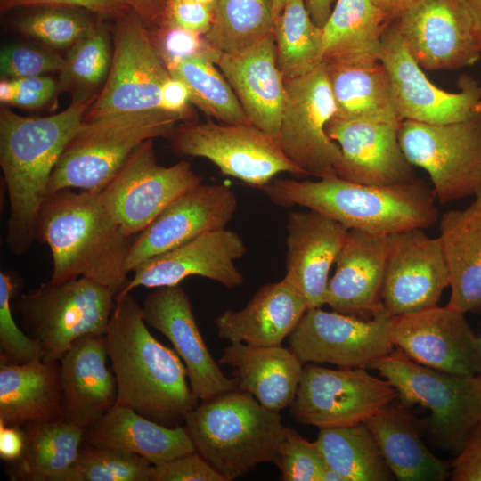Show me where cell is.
Returning <instances> with one entry per match:
<instances>
[{
    "label": "cell",
    "mask_w": 481,
    "mask_h": 481,
    "mask_svg": "<svg viewBox=\"0 0 481 481\" xmlns=\"http://www.w3.org/2000/svg\"><path fill=\"white\" fill-rule=\"evenodd\" d=\"M169 140L175 153L205 158L224 175L261 190L281 173L306 176L271 136L251 124L187 121Z\"/></svg>",
    "instance_id": "30bf717a"
},
{
    "label": "cell",
    "mask_w": 481,
    "mask_h": 481,
    "mask_svg": "<svg viewBox=\"0 0 481 481\" xmlns=\"http://www.w3.org/2000/svg\"><path fill=\"white\" fill-rule=\"evenodd\" d=\"M105 334L77 338L60 362L64 420L86 430L117 402Z\"/></svg>",
    "instance_id": "4316f807"
},
{
    "label": "cell",
    "mask_w": 481,
    "mask_h": 481,
    "mask_svg": "<svg viewBox=\"0 0 481 481\" xmlns=\"http://www.w3.org/2000/svg\"><path fill=\"white\" fill-rule=\"evenodd\" d=\"M190 103V94L185 84L170 75L161 87L160 110L176 114L187 122L192 118Z\"/></svg>",
    "instance_id": "db71d44e"
},
{
    "label": "cell",
    "mask_w": 481,
    "mask_h": 481,
    "mask_svg": "<svg viewBox=\"0 0 481 481\" xmlns=\"http://www.w3.org/2000/svg\"><path fill=\"white\" fill-rule=\"evenodd\" d=\"M24 433L20 427L0 422V458L4 463L17 460L23 451Z\"/></svg>",
    "instance_id": "11a10c76"
},
{
    "label": "cell",
    "mask_w": 481,
    "mask_h": 481,
    "mask_svg": "<svg viewBox=\"0 0 481 481\" xmlns=\"http://www.w3.org/2000/svg\"><path fill=\"white\" fill-rule=\"evenodd\" d=\"M135 238L115 222L98 191L62 189L48 194L39 209L37 240L51 251L53 283L86 277L118 294L128 281Z\"/></svg>",
    "instance_id": "3957f363"
},
{
    "label": "cell",
    "mask_w": 481,
    "mask_h": 481,
    "mask_svg": "<svg viewBox=\"0 0 481 481\" xmlns=\"http://www.w3.org/2000/svg\"><path fill=\"white\" fill-rule=\"evenodd\" d=\"M450 274L438 237L415 229L387 235L382 304L392 315L438 305Z\"/></svg>",
    "instance_id": "ac0fdd59"
},
{
    "label": "cell",
    "mask_w": 481,
    "mask_h": 481,
    "mask_svg": "<svg viewBox=\"0 0 481 481\" xmlns=\"http://www.w3.org/2000/svg\"><path fill=\"white\" fill-rule=\"evenodd\" d=\"M219 362L232 368L240 390L276 412L292 403L304 367L282 345L256 346L240 342L224 347Z\"/></svg>",
    "instance_id": "4dcf8cb0"
},
{
    "label": "cell",
    "mask_w": 481,
    "mask_h": 481,
    "mask_svg": "<svg viewBox=\"0 0 481 481\" xmlns=\"http://www.w3.org/2000/svg\"><path fill=\"white\" fill-rule=\"evenodd\" d=\"M273 463L283 481H322L328 468L316 441H308L289 427L285 428Z\"/></svg>",
    "instance_id": "f6af8a7d"
},
{
    "label": "cell",
    "mask_w": 481,
    "mask_h": 481,
    "mask_svg": "<svg viewBox=\"0 0 481 481\" xmlns=\"http://www.w3.org/2000/svg\"><path fill=\"white\" fill-rule=\"evenodd\" d=\"M392 21L371 0H337L322 27V62L347 67L378 63L382 37Z\"/></svg>",
    "instance_id": "d6a6232c"
},
{
    "label": "cell",
    "mask_w": 481,
    "mask_h": 481,
    "mask_svg": "<svg viewBox=\"0 0 481 481\" xmlns=\"http://www.w3.org/2000/svg\"><path fill=\"white\" fill-rule=\"evenodd\" d=\"M325 65L336 105L334 117L393 124L403 121L388 73L379 61L370 67Z\"/></svg>",
    "instance_id": "d590c367"
},
{
    "label": "cell",
    "mask_w": 481,
    "mask_h": 481,
    "mask_svg": "<svg viewBox=\"0 0 481 481\" xmlns=\"http://www.w3.org/2000/svg\"><path fill=\"white\" fill-rule=\"evenodd\" d=\"M146 24L160 20L167 0H124Z\"/></svg>",
    "instance_id": "9f6ffc18"
},
{
    "label": "cell",
    "mask_w": 481,
    "mask_h": 481,
    "mask_svg": "<svg viewBox=\"0 0 481 481\" xmlns=\"http://www.w3.org/2000/svg\"><path fill=\"white\" fill-rule=\"evenodd\" d=\"M395 346L424 366L458 375L476 373V340L465 313L446 305L393 315Z\"/></svg>",
    "instance_id": "44dd1931"
},
{
    "label": "cell",
    "mask_w": 481,
    "mask_h": 481,
    "mask_svg": "<svg viewBox=\"0 0 481 481\" xmlns=\"http://www.w3.org/2000/svg\"><path fill=\"white\" fill-rule=\"evenodd\" d=\"M284 80L279 146L306 176L337 175L335 168L342 154L326 132L336 105L325 63L305 75Z\"/></svg>",
    "instance_id": "4fadbf2b"
},
{
    "label": "cell",
    "mask_w": 481,
    "mask_h": 481,
    "mask_svg": "<svg viewBox=\"0 0 481 481\" xmlns=\"http://www.w3.org/2000/svg\"><path fill=\"white\" fill-rule=\"evenodd\" d=\"M396 399L390 382L366 368L329 369L306 363L289 407L297 422L320 429L366 422Z\"/></svg>",
    "instance_id": "7c38bea8"
},
{
    "label": "cell",
    "mask_w": 481,
    "mask_h": 481,
    "mask_svg": "<svg viewBox=\"0 0 481 481\" xmlns=\"http://www.w3.org/2000/svg\"><path fill=\"white\" fill-rule=\"evenodd\" d=\"M274 22L272 0H216L204 38L215 51L232 53L273 33Z\"/></svg>",
    "instance_id": "f35d334b"
},
{
    "label": "cell",
    "mask_w": 481,
    "mask_h": 481,
    "mask_svg": "<svg viewBox=\"0 0 481 481\" xmlns=\"http://www.w3.org/2000/svg\"><path fill=\"white\" fill-rule=\"evenodd\" d=\"M322 481H345V479L339 473L328 467L322 474Z\"/></svg>",
    "instance_id": "6125c7cd"
},
{
    "label": "cell",
    "mask_w": 481,
    "mask_h": 481,
    "mask_svg": "<svg viewBox=\"0 0 481 481\" xmlns=\"http://www.w3.org/2000/svg\"><path fill=\"white\" fill-rule=\"evenodd\" d=\"M180 121L161 110L84 120L51 175L47 195L62 189L101 190L142 143L169 139Z\"/></svg>",
    "instance_id": "8992f818"
},
{
    "label": "cell",
    "mask_w": 481,
    "mask_h": 481,
    "mask_svg": "<svg viewBox=\"0 0 481 481\" xmlns=\"http://www.w3.org/2000/svg\"><path fill=\"white\" fill-rule=\"evenodd\" d=\"M201 183L185 160L169 167L158 164L153 139H149L98 192L115 222L136 236L176 198Z\"/></svg>",
    "instance_id": "5bb4252c"
},
{
    "label": "cell",
    "mask_w": 481,
    "mask_h": 481,
    "mask_svg": "<svg viewBox=\"0 0 481 481\" xmlns=\"http://www.w3.org/2000/svg\"><path fill=\"white\" fill-rule=\"evenodd\" d=\"M24 447L5 463L12 481H63L76 462L85 430L64 420L22 427Z\"/></svg>",
    "instance_id": "e575fe53"
},
{
    "label": "cell",
    "mask_w": 481,
    "mask_h": 481,
    "mask_svg": "<svg viewBox=\"0 0 481 481\" xmlns=\"http://www.w3.org/2000/svg\"><path fill=\"white\" fill-rule=\"evenodd\" d=\"M394 22L422 69H459L481 59L477 30L459 0H420Z\"/></svg>",
    "instance_id": "e0dca14e"
},
{
    "label": "cell",
    "mask_w": 481,
    "mask_h": 481,
    "mask_svg": "<svg viewBox=\"0 0 481 481\" xmlns=\"http://www.w3.org/2000/svg\"><path fill=\"white\" fill-rule=\"evenodd\" d=\"M151 37L167 68L188 57L208 56L212 50L203 35L162 23Z\"/></svg>",
    "instance_id": "7dc6e473"
},
{
    "label": "cell",
    "mask_w": 481,
    "mask_h": 481,
    "mask_svg": "<svg viewBox=\"0 0 481 481\" xmlns=\"http://www.w3.org/2000/svg\"><path fill=\"white\" fill-rule=\"evenodd\" d=\"M469 13L478 33L481 45V0H459Z\"/></svg>",
    "instance_id": "91938a15"
},
{
    "label": "cell",
    "mask_w": 481,
    "mask_h": 481,
    "mask_svg": "<svg viewBox=\"0 0 481 481\" xmlns=\"http://www.w3.org/2000/svg\"><path fill=\"white\" fill-rule=\"evenodd\" d=\"M214 6L190 0H167L160 23L205 35L212 23Z\"/></svg>",
    "instance_id": "681fc988"
},
{
    "label": "cell",
    "mask_w": 481,
    "mask_h": 481,
    "mask_svg": "<svg viewBox=\"0 0 481 481\" xmlns=\"http://www.w3.org/2000/svg\"><path fill=\"white\" fill-rule=\"evenodd\" d=\"M208 57L232 86L249 123L278 143L286 91L273 33L236 52L211 50Z\"/></svg>",
    "instance_id": "cb8c5ba5"
},
{
    "label": "cell",
    "mask_w": 481,
    "mask_h": 481,
    "mask_svg": "<svg viewBox=\"0 0 481 481\" xmlns=\"http://www.w3.org/2000/svg\"><path fill=\"white\" fill-rule=\"evenodd\" d=\"M105 337L116 404L164 426H183L198 405L185 365L150 332L132 293L115 298Z\"/></svg>",
    "instance_id": "6da1fadb"
},
{
    "label": "cell",
    "mask_w": 481,
    "mask_h": 481,
    "mask_svg": "<svg viewBox=\"0 0 481 481\" xmlns=\"http://www.w3.org/2000/svg\"><path fill=\"white\" fill-rule=\"evenodd\" d=\"M371 369L396 389L397 400L430 412L427 421L435 442L454 456L481 421V375H458L420 364L399 349L374 363Z\"/></svg>",
    "instance_id": "52a82bcc"
},
{
    "label": "cell",
    "mask_w": 481,
    "mask_h": 481,
    "mask_svg": "<svg viewBox=\"0 0 481 481\" xmlns=\"http://www.w3.org/2000/svg\"><path fill=\"white\" fill-rule=\"evenodd\" d=\"M60 74L61 89L71 92L74 100L94 95L107 79L112 60L109 34L97 22L94 29L69 49Z\"/></svg>",
    "instance_id": "60d3db41"
},
{
    "label": "cell",
    "mask_w": 481,
    "mask_h": 481,
    "mask_svg": "<svg viewBox=\"0 0 481 481\" xmlns=\"http://www.w3.org/2000/svg\"><path fill=\"white\" fill-rule=\"evenodd\" d=\"M476 373L481 375V335L476 340Z\"/></svg>",
    "instance_id": "be15d7a7"
},
{
    "label": "cell",
    "mask_w": 481,
    "mask_h": 481,
    "mask_svg": "<svg viewBox=\"0 0 481 481\" xmlns=\"http://www.w3.org/2000/svg\"><path fill=\"white\" fill-rule=\"evenodd\" d=\"M56 6L83 9L103 18L118 19L131 11L124 0H0L3 12L20 7Z\"/></svg>",
    "instance_id": "f907efd6"
},
{
    "label": "cell",
    "mask_w": 481,
    "mask_h": 481,
    "mask_svg": "<svg viewBox=\"0 0 481 481\" xmlns=\"http://www.w3.org/2000/svg\"><path fill=\"white\" fill-rule=\"evenodd\" d=\"M262 190L277 206L304 207L335 219L348 230L387 236L428 229L440 216L433 189L419 178L387 186L355 183L337 175L316 181L274 178Z\"/></svg>",
    "instance_id": "277c9868"
},
{
    "label": "cell",
    "mask_w": 481,
    "mask_h": 481,
    "mask_svg": "<svg viewBox=\"0 0 481 481\" xmlns=\"http://www.w3.org/2000/svg\"><path fill=\"white\" fill-rule=\"evenodd\" d=\"M116 294L86 277L62 283L50 281L12 302L22 330L40 347L43 361H60L72 344L87 334H105Z\"/></svg>",
    "instance_id": "ba28073f"
},
{
    "label": "cell",
    "mask_w": 481,
    "mask_h": 481,
    "mask_svg": "<svg viewBox=\"0 0 481 481\" xmlns=\"http://www.w3.org/2000/svg\"><path fill=\"white\" fill-rule=\"evenodd\" d=\"M12 271L0 273V363L23 364L42 360L38 345L15 322L12 300L20 285Z\"/></svg>",
    "instance_id": "ee69618b"
},
{
    "label": "cell",
    "mask_w": 481,
    "mask_h": 481,
    "mask_svg": "<svg viewBox=\"0 0 481 481\" xmlns=\"http://www.w3.org/2000/svg\"><path fill=\"white\" fill-rule=\"evenodd\" d=\"M183 427L195 450L225 481L273 462L286 428L279 412L239 388L201 401Z\"/></svg>",
    "instance_id": "5b68a950"
},
{
    "label": "cell",
    "mask_w": 481,
    "mask_h": 481,
    "mask_svg": "<svg viewBox=\"0 0 481 481\" xmlns=\"http://www.w3.org/2000/svg\"><path fill=\"white\" fill-rule=\"evenodd\" d=\"M152 465L141 456L83 442L63 481H151Z\"/></svg>",
    "instance_id": "7bdbcfd3"
},
{
    "label": "cell",
    "mask_w": 481,
    "mask_h": 481,
    "mask_svg": "<svg viewBox=\"0 0 481 481\" xmlns=\"http://www.w3.org/2000/svg\"><path fill=\"white\" fill-rule=\"evenodd\" d=\"M398 139L408 161L428 173L439 203L481 189V115L447 124L404 119Z\"/></svg>",
    "instance_id": "9c48e42d"
},
{
    "label": "cell",
    "mask_w": 481,
    "mask_h": 481,
    "mask_svg": "<svg viewBox=\"0 0 481 481\" xmlns=\"http://www.w3.org/2000/svg\"><path fill=\"white\" fill-rule=\"evenodd\" d=\"M365 423L395 479L443 481L450 475L446 463L422 441L420 421L397 399Z\"/></svg>",
    "instance_id": "836d02e7"
},
{
    "label": "cell",
    "mask_w": 481,
    "mask_h": 481,
    "mask_svg": "<svg viewBox=\"0 0 481 481\" xmlns=\"http://www.w3.org/2000/svg\"><path fill=\"white\" fill-rule=\"evenodd\" d=\"M452 481H481V421L470 432L450 467Z\"/></svg>",
    "instance_id": "f5cc1de1"
},
{
    "label": "cell",
    "mask_w": 481,
    "mask_h": 481,
    "mask_svg": "<svg viewBox=\"0 0 481 481\" xmlns=\"http://www.w3.org/2000/svg\"><path fill=\"white\" fill-rule=\"evenodd\" d=\"M151 481H225L197 452L153 464Z\"/></svg>",
    "instance_id": "c3c4849f"
},
{
    "label": "cell",
    "mask_w": 481,
    "mask_h": 481,
    "mask_svg": "<svg viewBox=\"0 0 481 481\" xmlns=\"http://www.w3.org/2000/svg\"><path fill=\"white\" fill-rule=\"evenodd\" d=\"M284 279L304 297L307 307L325 305L330 271L348 233L335 219L317 212L288 215Z\"/></svg>",
    "instance_id": "d4e9b609"
},
{
    "label": "cell",
    "mask_w": 481,
    "mask_h": 481,
    "mask_svg": "<svg viewBox=\"0 0 481 481\" xmlns=\"http://www.w3.org/2000/svg\"><path fill=\"white\" fill-rule=\"evenodd\" d=\"M387 235L349 230L328 281L325 305L333 311L370 319L382 305Z\"/></svg>",
    "instance_id": "484cf974"
},
{
    "label": "cell",
    "mask_w": 481,
    "mask_h": 481,
    "mask_svg": "<svg viewBox=\"0 0 481 481\" xmlns=\"http://www.w3.org/2000/svg\"><path fill=\"white\" fill-rule=\"evenodd\" d=\"M16 21L19 33L53 50L69 49L96 26L85 12L69 7L43 6Z\"/></svg>",
    "instance_id": "b9f144b4"
},
{
    "label": "cell",
    "mask_w": 481,
    "mask_h": 481,
    "mask_svg": "<svg viewBox=\"0 0 481 481\" xmlns=\"http://www.w3.org/2000/svg\"><path fill=\"white\" fill-rule=\"evenodd\" d=\"M287 1L288 0H272L275 19L282 11Z\"/></svg>",
    "instance_id": "e7e4bbea"
},
{
    "label": "cell",
    "mask_w": 481,
    "mask_h": 481,
    "mask_svg": "<svg viewBox=\"0 0 481 481\" xmlns=\"http://www.w3.org/2000/svg\"><path fill=\"white\" fill-rule=\"evenodd\" d=\"M190 1L199 2V3H202L205 4L211 5V6H214L216 2V0H190Z\"/></svg>",
    "instance_id": "03108f58"
},
{
    "label": "cell",
    "mask_w": 481,
    "mask_h": 481,
    "mask_svg": "<svg viewBox=\"0 0 481 481\" xmlns=\"http://www.w3.org/2000/svg\"><path fill=\"white\" fill-rule=\"evenodd\" d=\"M312 20L322 28L331 13L332 0H305Z\"/></svg>",
    "instance_id": "6f0895ef"
},
{
    "label": "cell",
    "mask_w": 481,
    "mask_h": 481,
    "mask_svg": "<svg viewBox=\"0 0 481 481\" xmlns=\"http://www.w3.org/2000/svg\"><path fill=\"white\" fill-rule=\"evenodd\" d=\"M237 207L236 194L227 185L201 183L188 190L135 236L126 261L128 272L201 234L225 228Z\"/></svg>",
    "instance_id": "7402d4cb"
},
{
    "label": "cell",
    "mask_w": 481,
    "mask_h": 481,
    "mask_svg": "<svg viewBox=\"0 0 481 481\" xmlns=\"http://www.w3.org/2000/svg\"><path fill=\"white\" fill-rule=\"evenodd\" d=\"M379 62L388 73L402 120L447 124L481 115V84L462 74L458 93L436 86L409 53L394 20L382 37Z\"/></svg>",
    "instance_id": "2e32d148"
},
{
    "label": "cell",
    "mask_w": 481,
    "mask_h": 481,
    "mask_svg": "<svg viewBox=\"0 0 481 481\" xmlns=\"http://www.w3.org/2000/svg\"><path fill=\"white\" fill-rule=\"evenodd\" d=\"M439 235L450 274L447 305L463 313L481 309V189L466 208L445 211Z\"/></svg>",
    "instance_id": "f546056e"
},
{
    "label": "cell",
    "mask_w": 481,
    "mask_h": 481,
    "mask_svg": "<svg viewBox=\"0 0 481 481\" xmlns=\"http://www.w3.org/2000/svg\"><path fill=\"white\" fill-rule=\"evenodd\" d=\"M97 95L73 100L64 110L46 117L1 109L0 166L9 200L6 242L13 254H24L37 240L51 175Z\"/></svg>",
    "instance_id": "7a4b0ae2"
},
{
    "label": "cell",
    "mask_w": 481,
    "mask_h": 481,
    "mask_svg": "<svg viewBox=\"0 0 481 481\" xmlns=\"http://www.w3.org/2000/svg\"><path fill=\"white\" fill-rule=\"evenodd\" d=\"M15 95V87L12 79L1 78L0 102L4 105H11Z\"/></svg>",
    "instance_id": "94428289"
},
{
    "label": "cell",
    "mask_w": 481,
    "mask_h": 481,
    "mask_svg": "<svg viewBox=\"0 0 481 481\" xmlns=\"http://www.w3.org/2000/svg\"><path fill=\"white\" fill-rule=\"evenodd\" d=\"M84 442L135 454L151 464L196 451L183 425L169 428L118 404L85 430Z\"/></svg>",
    "instance_id": "f1b7e54d"
},
{
    "label": "cell",
    "mask_w": 481,
    "mask_h": 481,
    "mask_svg": "<svg viewBox=\"0 0 481 481\" xmlns=\"http://www.w3.org/2000/svg\"><path fill=\"white\" fill-rule=\"evenodd\" d=\"M64 420L60 362L0 363V422L6 426Z\"/></svg>",
    "instance_id": "1f68e13d"
},
{
    "label": "cell",
    "mask_w": 481,
    "mask_h": 481,
    "mask_svg": "<svg viewBox=\"0 0 481 481\" xmlns=\"http://www.w3.org/2000/svg\"><path fill=\"white\" fill-rule=\"evenodd\" d=\"M392 318L383 304L370 319L308 308L288 337L289 348L303 364L371 369L395 350Z\"/></svg>",
    "instance_id": "9a60e30c"
},
{
    "label": "cell",
    "mask_w": 481,
    "mask_h": 481,
    "mask_svg": "<svg viewBox=\"0 0 481 481\" xmlns=\"http://www.w3.org/2000/svg\"><path fill=\"white\" fill-rule=\"evenodd\" d=\"M141 306L146 324L163 334L183 361L198 400L238 388L236 379L227 378L208 351L190 298L180 284L154 288Z\"/></svg>",
    "instance_id": "ffe728a7"
},
{
    "label": "cell",
    "mask_w": 481,
    "mask_h": 481,
    "mask_svg": "<svg viewBox=\"0 0 481 481\" xmlns=\"http://www.w3.org/2000/svg\"><path fill=\"white\" fill-rule=\"evenodd\" d=\"M316 443L327 466L345 481H390V471L365 422L320 428Z\"/></svg>",
    "instance_id": "8d00e7d4"
},
{
    "label": "cell",
    "mask_w": 481,
    "mask_h": 481,
    "mask_svg": "<svg viewBox=\"0 0 481 481\" xmlns=\"http://www.w3.org/2000/svg\"><path fill=\"white\" fill-rule=\"evenodd\" d=\"M273 33L284 79L305 75L322 63V28L312 20L305 0L286 2Z\"/></svg>",
    "instance_id": "74e56055"
},
{
    "label": "cell",
    "mask_w": 481,
    "mask_h": 481,
    "mask_svg": "<svg viewBox=\"0 0 481 481\" xmlns=\"http://www.w3.org/2000/svg\"><path fill=\"white\" fill-rule=\"evenodd\" d=\"M246 253L247 247L236 232L225 227L206 232L136 265L132 278L115 298L138 287L178 285L191 276L212 280L227 289L238 288L244 277L235 261Z\"/></svg>",
    "instance_id": "d6986e66"
},
{
    "label": "cell",
    "mask_w": 481,
    "mask_h": 481,
    "mask_svg": "<svg viewBox=\"0 0 481 481\" xmlns=\"http://www.w3.org/2000/svg\"><path fill=\"white\" fill-rule=\"evenodd\" d=\"M64 57L48 47L27 45H10L0 53L1 78L17 79L48 73H60Z\"/></svg>",
    "instance_id": "bcb514c9"
},
{
    "label": "cell",
    "mask_w": 481,
    "mask_h": 481,
    "mask_svg": "<svg viewBox=\"0 0 481 481\" xmlns=\"http://www.w3.org/2000/svg\"><path fill=\"white\" fill-rule=\"evenodd\" d=\"M167 69L185 84L191 102L207 116L225 124H250L232 86L208 57H188Z\"/></svg>",
    "instance_id": "ab89813d"
},
{
    "label": "cell",
    "mask_w": 481,
    "mask_h": 481,
    "mask_svg": "<svg viewBox=\"0 0 481 481\" xmlns=\"http://www.w3.org/2000/svg\"><path fill=\"white\" fill-rule=\"evenodd\" d=\"M15 95L10 106L25 110L39 109L48 104L61 89L55 78L47 76H34L12 79Z\"/></svg>",
    "instance_id": "816d5d0a"
},
{
    "label": "cell",
    "mask_w": 481,
    "mask_h": 481,
    "mask_svg": "<svg viewBox=\"0 0 481 481\" xmlns=\"http://www.w3.org/2000/svg\"><path fill=\"white\" fill-rule=\"evenodd\" d=\"M307 309L304 297L283 278L262 286L243 308L217 315V336L231 343L281 346Z\"/></svg>",
    "instance_id": "83f0119b"
},
{
    "label": "cell",
    "mask_w": 481,
    "mask_h": 481,
    "mask_svg": "<svg viewBox=\"0 0 481 481\" xmlns=\"http://www.w3.org/2000/svg\"><path fill=\"white\" fill-rule=\"evenodd\" d=\"M170 72L146 23L130 11L117 19L110 69L85 121L160 110V94Z\"/></svg>",
    "instance_id": "8fae6325"
},
{
    "label": "cell",
    "mask_w": 481,
    "mask_h": 481,
    "mask_svg": "<svg viewBox=\"0 0 481 481\" xmlns=\"http://www.w3.org/2000/svg\"><path fill=\"white\" fill-rule=\"evenodd\" d=\"M400 124L333 117L327 135L340 148L336 174L360 184L387 186L414 180L412 165L398 139Z\"/></svg>",
    "instance_id": "603a6c76"
},
{
    "label": "cell",
    "mask_w": 481,
    "mask_h": 481,
    "mask_svg": "<svg viewBox=\"0 0 481 481\" xmlns=\"http://www.w3.org/2000/svg\"><path fill=\"white\" fill-rule=\"evenodd\" d=\"M379 8L388 14L393 20L397 18L408 8L420 0H371Z\"/></svg>",
    "instance_id": "680465c9"
}]
</instances>
